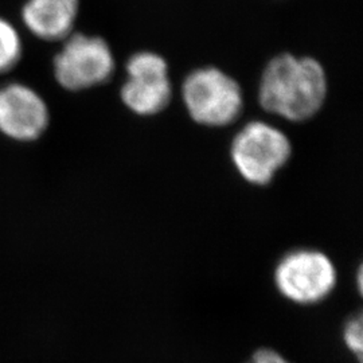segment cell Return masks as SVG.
<instances>
[{"label": "cell", "instance_id": "6da1fadb", "mask_svg": "<svg viewBox=\"0 0 363 363\" xmlns=\"http://www.w3.org/2000/svg\"><path fill=\"white\" fill-rule=\"evenodd\" d=\"M327 74L311 57L280 54L259 79V103L265 112L300 123L315 116L327 97Z\"/></svg>", "mask_w": 363, "mask_h": 363}, {"label": "cell", "instance_id": "7a4b0ae2", "mask_svg": "<svg viewBox=\"0 0 363 363\" xmlns=\"http://www.w3.org/2000/svg\"><path fill=\"white\" fill-rule=\"evenodd\" d=\"M273 283L280 296L296 306H315L330 298L337 284L334 261L318 249H295L277 261Z\"/></svg>", "mask_w": 363, "mask_h": 363}, {"label": "cell", "instance_id": "3957f363", "mask_svg": "<svg viewBox=\"0 0 363 363\" xmlns=\"http://www.w3.org/2000/svg\"><path fill=\"white\" fill-rule=\"evenodd\" d=\"M182 97L190 117L206 127L230 125L244 108L240 84L213 66L196 69L184 78Z\"/></svg>", "mask_w": 363, "mask_h": 363}, {"label": "cell", "instance_id": "277c9868", "mask_svg": "<svg viewBox=\"0 0 363 363\" xmlns=\"http://www.w3.org/2000/svg\"><path fill=\"white\" fill-rule=\"evenodd\" d=\"M292 154V144L283 130L265 121H250L237 132L230 157L237 172L255 186L271 183Z\"/></svg>", "mask_w": 363, "mask_h": 363}, {"label": "cell", "instance_id": "5b68a950", "mask_svg": "<svg viewBox=\"0 0 363 363\" xmlns=\"http://www.w3.org/2000/svg\"><path fill=\"white\" fill-rule=\"evenodd\" d=\"M52 72L58 85L66 91H86L112 77L115 57L105 39L70 34L54 57Z\"/></svg>", "mask_w": 363, "mask_h": 363}, {"label": "cell", "instance_id": "8992f818", "mask_svg": "<svg viewBox=\"0 0 363 363\" xmlns=\"http://www.w3.org/2000/svg\"><path fill=\"white\" fill-rule=\"evenodd\" d=\"M128 78L120 97L124 105L139 116H154L169 106L172 97L169 65L154 52L133 54L127 62Z\"/></svg>", "mask_w": 363, "mask_h": 363}, {"label": "cell", "instance_id": "52a82bcc", "mask_svg": "<svg viewBox=\"0 0 363 363\" xmlns=\"http://www.w3.org/2000/svg\"><path fill=\"white\" fill-rule=\"evenodd\" d=\"M50 111L31 86L11 82L0 88V132L16 142H33L48 130Z\"/></svg>", "mask_w": 363, "mask_h": 363}, {"label": "cell", "instance_id": "ba28073f", "mask_svg": "<svg viewBox=\"0 0 363 363\" xmlns=\"http://www.w3.org/2000/svg\"><path fill=\"white\" fill-rule=\"evenodd\" d=\"M79 0H27L22 21L27 30L43 40H64L73 34Z\"/></svg>", "mask_w": 363, "mask_h": 363}, {"label": "cell", "instance_id": "9c48e42d", "mask_svg": "<svg viewBox=\"0 0 363 363\" xmlns=\"http://www.w3.org/2000/svg\"><path fill=\"white\" fill-rule=\"evenodd\" d=\"M22 39L11 22L0 18V74L10 72L22 58Z\"/></svg>", "mask_w": 363, "mask_h": 363}, {"label": "cell", "instance_id": "30bf717a", "mask_svg": "<svg viewBox=\"0 0 363 363\" xmlns=\"http://www.w3.org/2000/svg\"><path fill=\"white\" fill-rule=\"evenodd\" d=\"M342 339L346 349L358 359V362H362L363 320L361 313L351 316L345 322L342 328Z\"/></svg>", "mask_w": 363, "mask_h": 363}, {"label": "cell", "instance_id": "8fae6325", "mask_svg": "<svg viewBox=\"0 0 363 363\" xmlns=\"http://www.w3.org/2000/svg\"><path fill=\"white\" fill-rule=\"evenodd\" d=\"M247 363H292L281 352L271 347H261L255 351Z\"/></svg>", "mask_w": 363, "mask_h": 363}]
</instances>
